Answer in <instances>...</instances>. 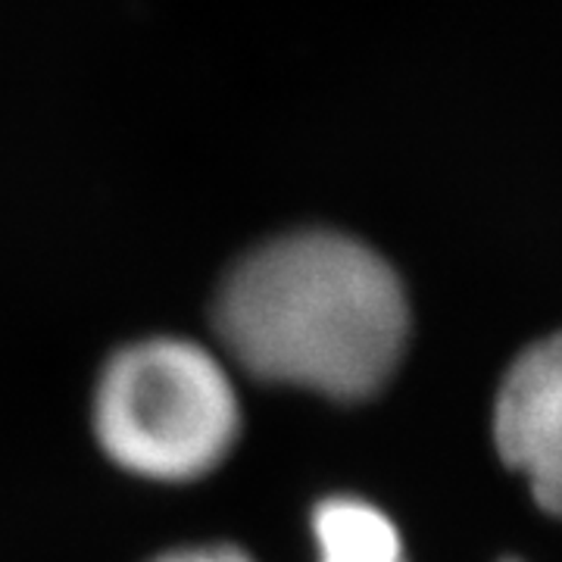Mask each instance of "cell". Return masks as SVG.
<instances>
[{"label":"cell","instance_id":"cell-1","mask_svg":"<svg viewBox=\"0 0 562 562\" xmlns=\"http://www.w3.org/2000/svg\"><path fill=\"white\" fill-rule=\"evenodd\" d=\"M213 325L262 382L366 401L401 366L409 306L397 272L372 247L338 232H297L228 272Z\"/></svg>","mask_w":562,"mask_h":562},{"label":"cell","instance_id":"cell-2","mask_svg":"<svg viewBox=\"0 0 562 562\" xmlns=\"http://www.w3.org/2000/svg\"><path fill=\"white\" fill-rule=\"evenodd\" d=\"M94 428L122 469L157 482H191L232 453L241 409L235 384L210 350L154 338L106 362Z\"/></svg>","mask_w":562,"mask_h":562},{"label":"cell","instance_id":"cell-3","mask_svg":"<svg viewBox=\"0 0 562 562\" xmlns=\"http://www.w3.org/2000/svg\"><path fill=\"white\" fill-rule=\"evenodd\" d=\"M494 441L543 513L562 519V331L509 366L494 406Z\"/></svg>","mask_w":562,"mask_h":562},{"label":"cell","instance_id":"cell-4","mask_svg":"<svg viewBox=\"0 0 562 562\" xmlns=\"http://www.w3.org/2000/svg\"><path fill=\"white\" fill-rule=\"evenodd\" d=\"M319 562H406L401 531L360 497H328L313 513Z\"/></svg>","mask_w":562,"mask_h":562},{"label":"cell","instance_id":"cell-5","mask_svg":"<svg viewBox=\"0 0 562 562\" xmlns=\"http://www.w3.org/2000/svg\"><path fill=\"white\" fill-rule=\"evenodd\" d=\"M154 562H254L238 547H191V550H176Z\"/></svg>","mask_w":562,"mask_h":562},{"label":"cell","instance_id":"cell-6","mask_svg":"<svg viewBox=\"0 0 562 562\" xmlns=\"http://www.w3.org/2000/svg\"><path fill=\"white\" fill-rule=\"evenodd\" d=\"M503 562H519V560H503Z\"/></svg>","mask_w":562,"mask_h":562}]
</instances>
